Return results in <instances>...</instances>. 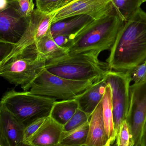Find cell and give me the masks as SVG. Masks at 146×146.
I'll return each instance as SVG.
<instances>
[{
	"instance_id": "obj_1",
	"label": "cell",
	"mask_w": 146,
	"mask_h": 146,
	"mask_svg": "<svg viewBox=\"0 0 146 146\" xmlns=\"http://www.w3.org/2000/svg\"><path fill=\"white\" fill-rule=\"evenodd\" d=\"M106 60L110 70L131 71L146 61V13L140 8L125 21Z\"/></svg>"
},
{
	"instance_id": "obj_35",
	"label": "cell",
	"mask_w": 146,
	"mask_h": 146,
	"mask_svg": "<svg viewBox=\"0 0 146 146\" xmlns=\"http://www.w3.org/2000/svg\"><path fill=\"white\" fill-rule=\"evenodd\" d=\"M111 145L110 143H109V144H108L106 146H111Z\"/></svg>"
},
{
	"instance_id": "obj_27",
	"label": "cell",
	"mask_w": 146,
	"mask_h": 146,
	"mask_svg": "<svg viewBox=\"0 0 146 146\" xmlns=\"http://www.w3.org/2000/svg\"><path fill=\"white\" fill-rule=\"evenodd\" d=\"M130 71L131 81L139 83L146 80V61Z\"/></svg>"
},
{
	"instance_id": "obj_20",
	"label": "cell",
	"mask_w": 146,
	"mask_h": 146,
	"mask_svg": "<svg viewBox=\"0 0 146 146\" xmlns=\"http://www.w3.org/2000/svg\"><path fill=\"white\" fill-rule=\"evenodd\" d=\"M89 129V121L75 129L63 132L60 145L65 146H78L85 145Z\"/></svg>"
},
{
	"instance_id": "obj_26",
	"label": "cell",
	"mask_w": 146,
	"mask_h": 146,
	"mask_svg": "<svg viewBox=\"0 0 146 146\" xmlns=\"http://www.w3.org/2000/svg\"><path fill=\"white\" fill-rule=\"evenodd\" d=\"M47 117L40 118L33 122L25 127L23 142L27 143L44 122Z\"/></svg>"
},
{
	"instance_id": "obj_4",
	"label": "cell",
	"mask_w": 146,
	"mask_h": 146,
	"mask_svg": "<svg viewBox=\"0 0 146 146\" xmlns=\"http://www.w3.org/2000/svg\"><path fill=\"white\" fill-rule=\"evenodd\" d=\"M47 62L40 58L35 44L30 45L6 58L0 65V76L24 91H28L33 81L44 69Z\"/></svg>"
},
{
	"instance_id": "obj_23",
	"label": "cell",
	"mask_w": 146,
	"mask_h": 146,
	"mask_svg": "<svg viewBox=\"0 0 146 146\" xmlns=\"http://www.w3.org/2000/svg\"><path fill=\"white\" fill-rule=\"evenodd\" d=\"M8 5L22 17L28 18L34 11L35 4L31 0H8Z\"/></svg>"
},
{
	"instance_id": "obj_32",
	"label": "cell",
	"mask_w": 146,
	"mask_h": 146,
	"mask_svg": "<svg viewBox=\"0 0 146 146\" xmlns=\"http://www.w3.org/2000/svg\"><path fill=\"white\" fill-rule=\"evenodd\" d=\"M17 146H33L30 145V144H28L27 143H25V142H21V143H20Z\"/></svg>"
},
{
	"instance_id": "obj_24",
	"label": "cell",
	"mask_w": 146,
	"mask_h": 146,
	"mask_svg": "<svg viewBox=\"0 0 146 146\" xmlns=\"http://www.w3.org/2000/svg\"><path fill=\"white\" fill-rule=\"evenodd\" d=\"M91 116L78 108L69 121L63 126V132H68L79 127L89 121Z\"/></svg>"
},
{
	"instance_id": "obj_14",
	"label": "cell",
	"mask_w": 146,
	"mask_h": 146,
	"mask_svg": "<svg viewBox=\"0 0 146 146\" xmlns=\"http://www.w3.org/2000/svg\"><path fill=\"white\" fill-rule=\"evenodd\" d=\"M109 143L112 145L106 132L101 101L90 117L88 134L85 145L88 146H106Z\"/></svg>"
},
{
	"instance_id": "obj_8",
	"label": "cell",
	"mask_w": 146,
	"mask_h": 146,
	"mask_svg": "<svg viewBox=\"0 0 146 146\" xmlns=\"http://www.w3.org/2000/svg\"><path fill=\"white\" fill-rule=\"evenodd\" d=\"M125 121L130 129L134 146H139L146 123V80L129 87V105Z\"/></svg>"
},
{
	"instance_id": "obj_15",
	"label": "cell",
	"mask_w": 146,
	"mask_h": 146,
	"mask_svg": "<svg viewBox=\"0 0 146 146\" xmlns=\"http://www.w3.org/2000/svg\"><path fill=\"white\" fill-rule=\"evenodd\" d=\"M107 86L104 78L94 82L75 98L78 104V108L91 116L102 101Z\"/></svg>"
},
{
	"instance_id": "obj_2",
	"label": "cell",
	"mask_w": 146,
	"mask_h": 146,
	"mask_svg": "<svg viewBox=\"0 0 146 146\" xmlns=\"http://www.w3.org/2000/svg\"><path fill=\"white\" fill-rule=\"evenodd\" d=\"M125 22L115 9L93 20L69 37L66 47L68 54L88 53L98 57L103 51L110 50Z\"/></svg>"
},
{
	"instance_id": "obj_19",
	"label": "cell",
	"mask_w": 146,
	"mask_h": 146,
	"mask_svg": "<svg viewBox=\"0 0 146 146\" xmlns=\"http://www.w3.org/2000/svg\"><path fill=\"white\" fill-rule=\"evenodd\" d=\"M103 115L106 132L109 141L113 144L116 140L113 121V110L111 99V90L109 85L106 88L102 100Z\"/></svg>"
},
{
	"instance_id": "obj_31",
	"label": "cell",
	"mask_w": 146,
	"mask_h": 146,
	"mask_svg": "<svg viewBox=\"0 0 146 146\" xmlns=\"http://www.w3.org/2000/svg\"><path fill=\"white\" fill-rule=\"evenodd\" d=\"M8 6V0H0V11L4 10Z\"/></svg>"
},
{
	"instance_id": "obj_22",
	"label": "cell",
	"mask_w": 146,
	"mask_h": 146,
	"mask_svg": "<svg viewBox=\"0 0 146 146\" xmlns=\"http://www.w3.org/2000/svg\"><path fill=\"white\" fill-rule=\"evenodd\" d=\"M74 0H36L38 9L45 13H54Z\"/></svg>"
},
{
	"instance_id": "obj_12",
	"label": "cell",
	"mask_w": 146,
	"mask_h": 146,
	"mask_svg": "<svg viewBox=\"0 0 146 146\" xmlns=\"http://www.w3.org/2000/svg\"><path fill=\"white\" fill-rule=\"evenodd\" d=\"M63 132V126L49 116L27 143L33 146H56L60 144Z\"/></svg>"
},
{
	"instance_id": "obj_5",
	"label": "cell",
	"mask_w": 146,
	"mask_h": 146,
	"mask_svg": "<svg viewBox=\"0 0 146 146\" xmlns=\"http://www.w3.org/2000/svg\"><path fill=\"white\" fill-rule=\"evenodd\" d=\"M55 99L36 95L29 91L10 90L3 97L0 104L25 127L50 115Z\"/></svg>"
},
{
	"instance_id": "obj_30",
	"label": "cell",
	"mask_w": 146,
	"mask_h": 146,
	"mask_svg": "<svg viewBox=\"0 0 146 146\" xmlns=\"http://www.w3.org/2000/svg\"><path fill=\"white\" fill-rule=\"evenodd\" d=\"M0 146H10L8 142L0 130Z\"/></svg>"
},
{
	"instance_id": "obj_13",
	"label": "cell",
	"mask_w": 146,
	"mask_h": 146,
	"mask_svg": "<svg viewBox=\"0 0 146 146\" xmlns=\"http://www.w3.org/2000/svg\"><path fill=\"white\" fill-rule=\"evenodd\" d=\"M25 127L0 104V130L10 146H17L23 142Z\"/></svg>"
},
{
	"instance_id": "obj_33",
	"label": "cell",
	"mask_w": 146,
	"mask_h": 146,
	"mask_svg": "<svg viewBox=\"0 0 146 146\" xmlns=\"http://www.w3.org/2000/svg\"><path fill=\"white\" fill-rule=\"evenodd\" d=\"M56 146H65L61 145H60V144H59V145H57ZM78 146H88L86 145H82Z\"/></svg>"
},
{
	"instance_id": "obj_6",
	"label": "cell",
	"mask_w": 146,
	"mask_h": 146,
	"mask_svg": "<svg viewBox=\"0 0 146 146\" xmlns=\"http://www.w3.org/2000/svg\"><path fill=\"white\" fill-rule=\"evenodd\" d=\"M94 82L68 80L53 74L44 68L32 83L29 92L56 100L75 99Z\"/></svg>"
},
{
	"instance_id": "obj_37",
	"label": "cell",
	"mask_w": 146,
	"mask_h": 146,
	"mask_svg": "<svg viewBox=\"0 0 146 146\" xmlns=\"http://www.w3.org/2000/svg\"><path fill=\"white\" fill-rule=\"evenodd\" d=\"M1 63H0V65H1Z\"/></svg>"
},
{
	"instance_id": "obj_34",
	"label": "cell",
	"mask_w": 146,
	"mask_h": 146,
	"mask_svg": "<svg viewBox=\"0 0 146 146\" xmlns=\"http://www.w3.org/2000/svg\"><path fill=\"white\" fill-rule=\"evenodd\" d=\"M145 2H146V0H141V2L142 3Z\"/></svg>"
},
{
	"instance_id": "obj_16",
	"label": "cell",
	"mask_w": 146,
	"mask_h": 146,
	"mask_svg": "<svg viewBox=\"0 0 146 146\" xmlns=\"http://www.w3.org/2000/svg\"><path fill=\"white\" fill-rule=\"evenodd\" d=\"M92 20L87 15L74 16L52 24L50 32L53 37L62 36L69 38Z\"/></svg>"
},
{
	"instance_id": "obj_21",
	"label": "cell",
	"mask_w": 146,
	"mask_h": 146,
	"mask_svg": "<svg viewBox=\"0 0 146 146\" xmlns=\"http://www.w3.org/2000/svg\"><path fill=\"white\" fill-rule=\"evenodd\" d=\"M118 15L124 21L130 19L140 8L141 0H112Z\"/></svg>"
},
{
	"instance_id": "obj_7",
	"label": "cell",
	"mask_w": 146,
	"mask_h": 146,
	"mask_svg": "<svg viewBox=\"0 0 146 146\" xmlns=\"http://www.w3.org/2000/svg\"><path fill=\"white\" fill-rule=\"evenodd\" d=\"M111 90L113 121L116 139L122 123L125 121L129 105L130 71L117 72L110 70L104 77Z\"/></svg>"
},
{
	"instance_id": "obj_28",
	"label": "cell",
	"mask_w": 146,
	"mask_h": 146,
	"mask_svg": "<svg viewBox=\"0 0 146 146\" xmlns=\"http://www.w3.org/2000/svg\"><path fill=\"white\" fill-rule=\"evenodd\" d=\"M15 46L14 44L0 41V63L10 55Z\"/></svg>"
},
{
	"instance_id": "obj_18",
	"label": "cell",
	"mask_w": 146,
	"mask_h": 146,
	"mask_svg": "<svg viewBox=\"0 0 146 146\" xmlns=\"http://www.w3.org/2000/svg\"><path fill=\"white\" fill-rule=\"evenodd\" d=\"M78 108L75 99L56 101L53 104L50 116L63 126L70 120Z\"/></svg>"
},
{
	"instance_id": "obj_10",
	"label": "cell",
	"mask_w": 146,
	"mask_h": 146,
	"mask_svg": "<svg viewBox=\"0 0 146 146\" xmlns=\"http://www.w3.org/2000/svg\"><path fill=\"white\" fill-rule=\"evenodd\" d=\"M54 15V13H43L37 9H34L29 17L27 27L22 38L8 57L26 47L36 44L50 30Z\"/></svg>"
},
{
	"instance_id": "obj_3",
	"label": "cell",
	"mask_w": 146,
	"mask_h": 146,
	"mask_svg": "<svg viewBox=\"0 0 146 146\" xmlns=\"http://www.w3.org/2000/svg\"><path fill=\"white\" fill-rule=\"evenodd\" d=\"M45 68L50 73L73 80L95 82L104 78L110 70L107 63L88 53L67 54L48 62Z\"/></svg>"
},
{
	"instance_id": "obj_29",
	"label": "cell",
	"mask_w": 146,
	"mask_h": 146,
	"mask_svg": "<svg viewBox=\"0 0 146 146\" xmlns=\"http://www.w3.org/2000/svg\"><path fill=\"white\" fill-rule=\"evenodd\" d=\"M138 146H146V123Z\"/></svg>"
},
{
	"instance_id": "obj_17",
	"label": "cell",
	"mask_w": 146,
	"mask_h": 146,
	"mask_svg": "<svg viewBox=\"0 0 146 146\" xmlns=\"http://www.w3.org/2000/svg\"><path fill=\"white\" fill-rule=\"evenodd\" d=\"M38 56L47 62L68 54V49L59 46L54 40L50 30L35 44Z\"/></svg>"
},
{
	"instance_id": "obj_25",
	"label": "cell",
	"mask_w": 146,
	"mask_h": 146,
	"mask_svg": "<svg viewBox=\"0 0 146 146\" xmlns=\"http://www.w3.org/2000/svg\"><path fill=\"white\" fill-rule=\"evenodd\" d=\"M116 140L117 146H134L133 135L126 121L122 123Z\"/></svg>"
},
{
	"instance_id": "obj_36",
	"label": "cell",
	"mask_w": 146,
	"mask_h": 146,
	"mask_svg": "<svg viewBox=\"0 0 146 146\" xmlns=\"http://www.w3.org/2000/svg\"><path fill=\"white\" fill-rule=\"evenodd\" d=\"M31 1H33V0H31Z\"/></svg>"
},
{
	"instance_id": "obj_9",
	"label": "cell",
	"mask_w": 146,
	"mask_h": 146,
	"mask_svg": "<svg viewBox=\"0 0 146 146\" xmlns=\"http://www.w3.org/2000/svg\"><path fill=\"white\" fill-rule=\"evenodd\" d=\"M114 9L112 0H74L54 13L51 25L80 15H87L94 20L99 19Z\"/></svg>"
},
{
	"instance_id": "obj_11",
	"label": "cell",
	"mask_w": 146,
	"mask_h": 146,
	"mask_svg": "<svg viewBox=\"0 0 146 146\" xmlns=\"http://www.w3.org/2000/svg\"><path fill=\"white\" fill-rule=\"evenodd\" d=\"M29 18L21 16L9 5L0 11V41L16 45L26 29Z\"/></svg>"
}]
</instances>
